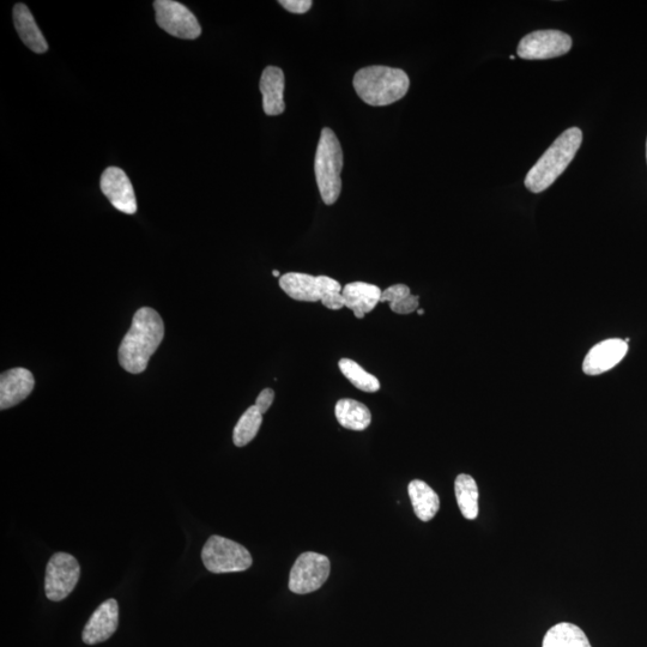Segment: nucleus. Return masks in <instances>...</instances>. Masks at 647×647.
I'll return each instance as SVG.
<instances>
[{"label": "nucleus", "mask_w": 647, "mask_h": 647, "mask_svg": "<svg viewBox=\"0 0 647 647\" xmlns=\"http://www.w3.org/2000/svg\"><path fill=\"white\" fill-rule=\"evenodd\" d=\"M344 377L352 383L356 389L364 392H377L380 390V382L373 374L368 373L359 364L350 359H342L338 362Z\"/></svg>", "instance_id": "5701e85b"}, {"label": "nucleus", "mask_w": 647, "mask_h": 647, "mask_svg": "<svg viewBox=\"0 0 647 647\" xmlns=\"http://www.w3.org/2000/svg\"><path fill=\"white\" fill-rule=\"evenodd\" d=\"M455 494L459 510L465 519L475 520L479 517V487L476 481L467 474L457 476Z\"/></svg>", "instance_id": "412c9836"}, {"label": "nucleus", "mask_w": 647, "mask_h": 647, "mask_svg": "<svg viewBox=\"0 0 647 647\" xmlns=\"http://www.w3.org/2000/svg\"><path fill=\"white\" fill-rule=\"evenodd\" d=\"M420 298L416 295H409L407 298L391 304V310L397 314H410L419 310Z\"/></svg>", "instance_id": "b1692460"}, {"label": "nucleus", "mask_w": 647, "mask_h": 647, "mask_svg": "<svg viewBox=\"0 0 647 647\" xmlns=\"http://www.w3.org/2000/svg\"><path fill=\"white\" fill-rule=\"evenodd\" d=\"M275 399V392L274 390L271 389H265L262 392L259 393V396L256 401V407L260 411V413L265 414L266 411H268L274 403Z\"/></svg>", "instance_id": "cd10ccee"}, {"label": "nucleus", "mask_w": 647, "mask_h": 647, "mask_svg": "<svg viewBox=\"0 0 647 647\" xmlns=\"http://www.w3.org/2000/svg\"><path fill=\"white\" fill-rule=\"evenodd\" d=\"M343 151L335 132L322 130L314 160L320 196L326 205L335 204L342 191Z\"/></svg>", "instance_id": "20e7f679"}, {"label": "nucleus", "mask_w": 647, "mask_h": 647, "mask_svg": "<svg viewBox=\"0 0 647 647\" xmlns=\"http://www.w3.org/2000/svg\"><path fill=\"white\" fill-rule=\"evenodd\" d=\"M320 302H322L326 308H330V310H341V308L346 307V302H344L342 292L325 294Z\"/></svg>", "instance_id": "bb28decb"}, {"label": "nucleus", "mask_w": 647, "mask_h": 647, "mask_svg": "<svg viewBox=\"0 0 647 647\" xmlns=\"http://www.w3.org/2000/svg\"><path fill=\"white\" fill-rule=\"evenodd\" d=\"M280 3L284 9L292 14L304 15L310 11L313 3L311 0H281Z\"/></svg>", "instance_id": "a878e982"}, {"label": "nucleus", "mask_w": 647, "mask_h": 647, "mask_svg": "<svg viewBox=\"0 0 647 647\" xmlns=\"http://www.w3.org/2000/svg\"><path fill=\"white\" fill-rule=\"evenodd\" d=\"M627 352L628 343L620 338L600 342L585 356L583 371L588 376H600L619 365Z\"/></svg>", "instance_id": "f8f14e48"}, {"label": "nucleus", "mask_w": 647, "mask_h": 647, "mask_svg": "<svg viewBox=\"0 0 647 647\" xmlns=\"http://www.w3.org/2000/svg\"><path fill=\"white\" fill-rule=\"evenodd\" d=\"M419 314L420 316H423V314H425V310H419Z\"/></svg>", "instance_id": "c756f323"}, {"label": "nucleus", "mask_w": 647, "mask_h": 647, "mask_svg": "<svg viewBox=\"0 0 647 647\" xmlns=\"http://www.w3.org/2000/svg\"><path fill=\"white\" fill-rule=\"evenodd\" d=\"M202 560L207 570L216 574L249 570L252 556L244 546L221 536H211L202 550Z\"/></svg>", "instance_id": "39448f33"}, {"label": "nucleus", "mask_w": 647, "mask_h": 647, "mask_svg": "<svg viewBox=\"0 0 647 647\" xmlns=\"http://www.w3.org/2000/svg\"><path fill=\"white\" fill-rule=\"evenodd\" d=\"M81 577V567L74 556L56 553L48 561L45 578V592L48 600H65L76 588Z\"/></svg>", "instance_id": "0eeeda50"}, {"label": "nucleus", "mask_w": 647, "mask_h": 647, "mask_svg": "<svg viewBox=\"0 0 647 647\" xmlns=\"http://www.w3.org/2000/svg\"><path fill=\"white\" fill-rule=\"evenodd\" d=\"M408 493L415 515L422 522H429L437 515L440 509L439 495L426 482L421 480L411 481Z\"/></svg>", "instance_id": "a211bd4d"}, {"label": "nucleus", "mask_w": 647, "mask_h": 647, "mask_svg": "<svg viewBox=\"0 0 647 647\" xmlns=\"http://www.w3.org/2000/svg\"><path fill=\"white\" fill-rule=\"evenodd\" d=\"M118 625V602L116 600H107L95 610L92 618L84 627L83 642L88 645L104 643L116 633Z\"/></svg>", "instance_id": "ddd939ff"}, {"label": "nucleus", "mask_w": 647, "mask_h": 647, "mask_svg": "<svg viewBox=\"0 0 647 647\" xmlns=\"http://www.w3.org/2000/svg\"><path fill=\"white\" fill-rule=\"evenodd\" d=\"M263 414L252 405L247 409L243 416L240 417L237 426L234 428L233 441L235 446L244 447L250 444L256 438L260 426H262Z\"/></svg>", "instance_id": "4be33fe9"}, {"label": "nucleus", "mask_w": 647, "mask_h": 647, "mask_svg": "<svg viewBox=\"0 0 647 647\" xmlns=\"http://www.w3.org/2000/svg\"><path fill=\"white\" fill-rule=\"evenodd\" d=\"M409 295H411V293L408 286H405V284H395V286L384 290L380 302H390L391 305L395 304V302H398L399 300L407 298Z\"/></svg>", "instance_id": "393cba45"}, {"label": "nucleus", "mask_w": 647, "mask_h": 647, "mask_svg": "<svg viewBox=\"0 0 647 647\" xmlns=\"http://www.w3.org/2000/svg\"><path fill=\"white\" fill-rule=\"evenodd\" d=\"M582 141L583 133L578 128L568 129L562 133L526 174L525 186L534 193L547 190L566 171Z\"/></svg>", "instance_id": "f03ea898"}, {"label": "nucleus", "mask_w": 647, "mask_h": 647, "mask_svg": "<svg viewBox=\"0 0 647 647\" xmlns=\"http://www.w3.org/2000/svg\"><path fill=\"white\" fill-rule=\"evenodd\" d=\"M260 93L263 95V110L268 116H280L286 110L284 104V74L276 66H268L260 78Z\"/></svg>", "instance_id": "2eb2a0df"}, {"label": "nucleus", "mask_w": 647, "mask_h": 647, "mask_svg": "<svg viewBox=\"0 0 647 647\" xmlns=\"http://www.w3.org/2000/svg\"><path fill=\"white\" fill-rule=\"evenodd\" d=\"M646 159H647V142H646Z\"/></svg>", "instance_id": "7c9ffc66"}, {"label": "nucleus", "mask_w": 647, "mask_h": 647, "mask_svg": "<svg viewBox=\"0 0 647 647\" xmlns=\"http://www.w3.org/2000/svg\"><path fill=\"white\" fill-rule=\"evenodd\" d=\"M14 23L18 35L29 50L39 54L48 50L45 36L41 33L27 5L21 3L15 5Z\"/></svg>", "instance_id": "f3484780"}, {"label": "nucleus", "mask_w": 647, "mask_h": 647, "mask_svg": "<svg viewBox=\"0 0 647 647\" xmlns=\"http://www.w3.org/2000/svg\"><path fill=\"white\" fill-rule=\"evenodd\" d=\"M355 92L371 106H388L407 95L410 81L401 69L389 66H368L356 72Z\"/></svg>", "instance_id": "7ed1b4c3"}, {"label": "nucleus", "mask_w": 647, "mask_h": 647, "mask_svg": "<svg viewBox=\"0 0 647 647\" xmlns=\"http://www.w3.org/2000/svg\"><path fill=\"white\" fill-rule=\"evenodd\" d=\"M272 275H274L275 277H280V271H272Z\"/></svg>", "instance_id": "c85d7f7f"}, {"label": "nucleus", "mask_w": 647, "mask_h": 647, "mask_svg": "<svg viewBox=\"0 0 647 647\" xmlns=\"http://www.w3.org/2000/svg\"><path fill=\"white\" fill-rule=\"evenodd\" d=\"M330 560L318 553L301 554L290 571L289 589L298 595L317 591L330 576Z\"/></svg>", "instance_id": "423d86ee"}, {"label": "nucleus", "mask_w": 647, "mask_h": 647, "mask_svg": "<svg viewBox=\"0 0 647 647\" xmlns=\"http://www.w3.org/2000/svg\"><path fill=\"white\" fill-rule=\"evenodd\" d=\"M572 48L570 35L560 30H537L519 42L518 56L528 60L552 59L565 56Z\"/></svg>", "instance_id": "1a4fd4ad"}, {"label": "nucleus", "mask_w": 647, "mask_h": 647, "mask_svg": "<svg viewBox=\"0 0 647 647\" xmlns=\"http://www.w3.org/2000/svg\"><path fill=\"white\" fill-rule=\"evenodd\" d=\"M156 22L169 35L178 39L195 40L202 34L197 18L185 5L173 0L154 3Z\"/></svg>", "instance_id": "6e6552de"}, {"label": "nucleus", "mask_w": 647, "mask_h": 647, "mask_svg": "<svg viewBox=\"0 0 647 647\" xmlns=\"http://www.w3.org/2000/svg\"><path fill=\"white\" fill-rule=\"evenodd\" d=\"M280 287L289 298L298 301H322L323 296L332 292H342L340 282L328 276L314 277L301 272H288L280 278Z\"/></svg>", "instance_id": "9d476101"}, {"label": "nucleus", "mask_w": 647, "mask_h": 647, "mask_svg": "<svg viewBox=\"0 0 647 647\" xmlns=\"http://www.w3.org/2000/svg\"><path fill=\"white\" fill-rule=\"evenodd\" d=\"M35 380L26 368H12L0 376V409L15 407L34 390Z\"/></svg>", "instance_id": "4468645a"}, {"label": "nucleus", "mask_w": 647, "mask_h": 647, "mask_svg": "<svg viewBox=\"0 0 647 647\" xmlns=\"http://www.w3.org/2000/svg\"><path fill=\"white\" fill-rule=\"evenodd\" d=\"M342 294L346 307L354 312L356 318L362 319L376 308L383 292L374 284L353 282L343 288Z\"/></svg>", "instance_id": "dca6fc26"}, {"label": "nucleus", "mask_w": 647, "mask_h": 647, "mask_svg": "<svg viewBox=\"0 0 647 647\" xmlns=\"http://www.w3.org/2000/svg\"><path fill=\"white\" fill-rule=\"evenodd\" d=\"M335 414L338 423L350 431H365L372 422L370 409L354 399H340L336 404Z\"/></svg>", "instance_id": "6ab92c4d"}, {"label": "nucleus", "mask_w": 647, "mask_h": 647, "mask_svg": "<svg viewBox=\"0 0 647 647\" xmlns=\"http://www.w3.org/2000/svg\"><path fill=\"white\" fill-rule=\"evenodd\" d=\"M165 337V324L153 308L143 307L132 319V325L119 347L120 366L132 374L147 370L151 356Z\"/></svg>", "instance_id": "f257e3e1"}, {"label": "nucleus", "mask_w": 647, "mask_h": 647, "mask_svg": "<svg viewBox=\"0 0 647 647\" xmlns=\"http://www.w3.org/2000/svg\"><path fill=\"white\" fill-rule=\"evenodd\" d=\"M542 647H592L588 636L571 622H560L549 628L543 638Z\"/></svg>", "instance_id": "aec40b11"}, {"label": "nucleus", "mask_w": 647, "mask_h": 647, "mask_svg": "<svg viewBox=\"0 0 647 647\" xmlns=\"http://www.w3.org/2000/svg\"><path fill=\"white\" fill-rule=\"evenodd\" d=\"M100 185L102 192H104V195L114 208L128 215L136 213L135 190H133L131 181L123 169L108 167L102 174Z\"/></svg>", "instance_id": "9b49d317"}]
</instances>
